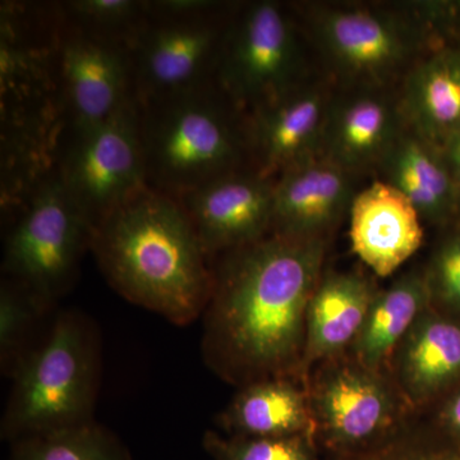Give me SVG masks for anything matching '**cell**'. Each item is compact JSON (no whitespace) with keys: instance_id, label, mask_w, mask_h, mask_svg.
<instances>
[{"instance_id":"6da1fadb","label":"cell","mask_w":460,"mask_h":460,"mask_svg":"<svg viewBox=\"0 0 460 460\" xmlns=\"http://www.w3.org/2000/svg\"><path fill=\"white\" fill-rule=\"evenodd\" d=\"M326 248L325 239L270 233L215 257L201 344L215 375L239 387L284 377L305 384V320Z\"/></svg>"},{"instance_id":"7a4b0ae2","label":"cell","mask_w":460,"mask_h":460,"mask_svg":"<svg viewBox=\"0 0 460 460\" xmlns=\"http://www.w3.org/2000/svg\"><path fill=\"white\" fill-rule=\"evenodd\" d=\"M90 251L127 301L180 326L205 313L213 268L177 199L144 187L93 229Z\"/></svg>"},{"instance_id":"3957f363","label":"cell","mask_w":460,"mask_h":460,"mask_svg":"<svg viewBox=\"0 0 460 460\" xmlns=\"http://www.w3.org/2000/svg\"><path fill=\"white\" fill-rule=\"evenodd\" d=\"M339 89H395L460 21V3L321 2L293 5Z\"/></svg>"},{"instance_id":"277c9868","label":"cell","mask_w":460,"mask_h":460,"mask_svg":"<svg viewBox=\"0 0 460 460\" xmlns=\"http://www.w3.org/2000/svg\"><path fill=\"white\" fill-rule=\"evenodd\" d=\"M137 105L148 189L178 199L248 166L244 115L217 84Z\"/></svg>"},{"instance_id":"5b68a950","label":"cell","mask_w":460,"mask_h":460,"mask_svg":"<svg viewBox=\"0 0 460 460\" xmlns=\"http://www.w3.org/2000/svg\"><path fill=\"white\" fill-rule=\"evenodd\" d=\"M57 4L5 2L0 7L2 157L44 165L65 131L54 66Z\"/></svg>"},{"instance_id":"8992f818","label":"cell","mask_w":460,"mask_h":460,"mask_svg":"<svg viewBox=\"0 0 460 460\" xmlns=\"http://www.w3.org/2000/svg\"><path fill=\"white\" fill-rule=\"evenodd\" d=\"M2 438L75 428L93 420L100 380L95 326L77 311H62L47 335L12 375Z\"/></svg>"},{"instance_id":"52a82bcc","label":"cell","mask_w":460,"mask_h":460,"mask_svg":"<svg viewBox=\"0 0 460 460\" xmlns=\"http://www.w3.org/2000/svg\"><path fill=\"white\" fill-rule=\"evenodd\" d=\"M238 3L148 0L131 45L137 104L215 83L224 40Z\"/></svg>"},{"instance_id":"ba28073f","label":"cell","mask_w":460,"mask_h":460,"mask_svg":"<svg viewBox=\"0 0 460 460\" xmlns=\"http://www.w3.org/2000/svg\"><path fill=\"white\" fill-rule=\"evenodd\" d=\"M307 38L293 5L238 3L224 40L215 84L246 115L310 80Z\"/></svg>"},{"instance_id":"9c48e42d","label":"cell","mask_w":460,"mask_h":460,"mask_svg":"<svg viewBox=\"0 0 460 460\" xmlns=\"http://www.w3.org/2000/svg\"><path fill=\"white\" fill-rule=\"evenodd\" d=\"M13 217L5 239L3 278L31 290L50 308L74 286L93 229L54 169Z\"/></svg>"},{"instance_id":"30bf717a","label":"cell","mask_w":460,"mask_h":460,"mask_svg":"<svg viewBox=\"0 0 460 460\" xmlns=\"http://www.w3.org/2000/svg\"><path fill=\"white\" fill-rule=\"evenodd\" d=\"M54 172L91 229L146 187L137 102L104 122L65 128Z\"/></svg>"},{"instance_id":"8fae6325","label":"cell","mask_w":460,"mask_h":460,"mask_svg":"<svg viewBox=\"0 0 460 460\" xmlns=\"http://www.w3.org/2000/svg\"><path fill=\"white\" fill-rule=\"evenodd\" d=\"M305 386L314 429L337 449L375 443L411 411L389 374L365 367L349 353L321 363Z\"/></svg>"},{"instance_id":"7c38bea8","label":"cell","mask_w":460,"mask_h":460,"mask_svg":"<svg viewBox=\"0 0 460 460\" xmlns=\"http://www.w3.org/2000/svg\"><path fill=\"white\" fill-rule=\"evenodd\" d=\"M58 18L54 66L65 128L104 122L136 104L129 48L72 29L59 13Z\"/></svg>"},{"instance_id":"4fadbf2b","label":"cell","mask_w":460,"mask_h":460,"mask_svg":"<svg viewBox=\"0 0 460 460\" xmlns=\"http://www.w3.org/2000/svg\"><path fill=\"white\" fill-rule=\"evenodd\" d=\"M274 181L246 166L177 199L208 259L270 234Z\"/></svg>"},{"instance_id":"5bb4252c","label":"cell","mask_w":460,"mask_h":460,"mask_svg":"<svg viewBox=\"0 0 460 460\" xmlns=\"http://www.w3.org/2000/svg\"><path fill=\"white\" fill-rule=\"evenodd\" d=\"M334 84L310 80L279 99L244 115L248 166L262 177L320 155Z\"/></svg>"},{"instance_id":"9a60e30c","label":"cell","mask_w":460,"mask_h":460,"mask_svg":"<svg viewBox=\"0 0 460 460\" xmlns=\"http://www.w3.org/2000/svg\"><path fill=\"white\" fill-rule=\"evenodd\" d=\"M405 127L398 89L335 87L320 155L357 177L378 172Z\"/></svg>"},{"instance_id":"2e32d148","label":"cell","mask_w":460,"mask_h":460,"mask_svg":"<svg viewBox=\"0 0 460 460\" xmlns=\"http://www.w3.org/2000/svg\"><path fill=\"white\" fill-rule=\"evenodd\" d=\"M357 178L323 155L287 169L274 181L271 234L328 241L349 213Z\"/></svg>"},{"instance_id":"e0dca14e","label":"cell","mask_w":460,"mask_h":460,"mask_svg":"<svg viewBox=\"0 0 460 460\" xmlns=\"http://www.w3.org/2000/svg\"><path fill=\"white\" fill-rule=\"evenodd\" d=\"M353 252L375 274L389 277L420 250L422 217L401 190L384 181L357 192L349 210Z\"/></svg>"},{"instance_id":"ac0fdd59","label":"cell","mask_w":460,"mask_h":460,"mask_svg":"<svg viewBox=\"0 0 460 460\" xmlns=\"http://www.w3.org/2000/svg\"><path fill=\"white\" fill-rule=\"evenodd\" d=\"M390 376L411 411L447 392L460 380V319L429 305L396 349Z\"/></svg>"},{"instance_id":"d6986e66","label":"cell","mask_w":460,"mask_h":460,"mask_svg":"<svg viewBox=\"0 0 460 460\" xmlns=\"http://www.w3.org/2000/svg\"><path fill=\"white\" fill-rule=\"evenodd\" d=\"M405 124L438 146L460 131V42L452 38L423 54L398 89Z\"/></svg>"},{"instance_id":"ffe728a7","label":"cell","mask_w":460,"mask_h":460,"mask_svg":"<svg viewBox=\"0 0 460 460\" xmlns=\"http://www.w3.org/2000/svg\"><path fill=\"white\" fill-rule=\"evenodd\" d=\"M376 293L374 284L361 274L323 275L307 308L305 381L314 365L349 353Z\"/></svg>"},{"instance_id":"44dd1931","label":"cell","mask_w":460,"mask_h":460,"mask_svg":"<svg viewBox=\"0 0 460 460\" xmlns=\"http://www.w3.org/2000/svg\"><path fill=\"white\" fill-rule=\"evenodd\" d=\"M377 172L410 199L422 220L445 226L460 219V192L443 148L408 127Z\"/></svg>"},{"instance_id":"7402d4cb","label":"cell","mask_w":460,"mask_h":460,"mask_svg":"<svg viewBox=\"0 0 460 460\" xmlns=\"http://www.w3.org/2000/svg\"><path fill=\"white\" fill-rule=\"evenodd\" d=\"M234 438H286L316 432L307 386L296 378H270L239 387L238 394L217 416Z\"/></svg>"},{"instance_id":"603a6c76","label":"cell","mask_w":460,"mask_h":460,"mask_svg":"<svg viewBox=\"0 0 460 460\" xmlns=\"http://www.w3.org/2000/svg\"><path fill=\"white\" fill-rule=\"evenodd\" d=\"M431 305L425 274L411 271L377 292L350 356L370 370L390 375L402 339Z\"/></svg>"},{"instance_id":"cb8c5ba5","label":"cell","mask_w":460,"mask_h":460,"mask_svg":"<svg viewBox=\"0 0 460 460\" xmlns=\"http://www.w3.org/2000/svg\"><path fill=\"white\" fill-rule=\"evenodd\" d=\"M9 460H133L126 445L95 420L27 436L12 443Z\"/></svg>"},{"instance_id":"d4e9b609","label":"cell","mask_w":460,"mask_h":460,"mask_svg":"<svg viewBox=\"0 0 460 460\" xmlns=\"http://www.w3.org/2000/svg\"><path fill=\"white\" fill-rule=\"evenodd\" d=\"M148 0L58 2L60 20L78 31L129 48L147 13Z\"/></svg>"},{"instance_id":"484cf974","label":"cell","mask_w":460,"mask_h":460,"mask_svg":"<svg viewBox=\"0 0 460 460\" xmlns=\"http://www.w3.org/2000/svg\"><path fill=\"white\" fill-rule=\"evenodd\" d=\"M49 310L31 290L3 278L0 287V367L12 377L33 347L32 330L42 314Z\"/></svg>"},{"instance_id":"4316f807","label":"cell","mask_w":460,"mask_h":460,"mask_svg":"<svg viewBox=\"0 0 460 460\" xmlns=\"http://www.w3.org/2000/svg\"><path fill=\"white\" fill-rule=\"evenodd\" d=\"M311 440L305 436L224 438L206 431L202 447L214 460H314Z\"/></svg>"},{"instance_id":"83f0119b","label":"cell","mask_w":460,"mask_h":460,"mask_svg":"<svg viewBox=\"0 0 460 460\" xmlns=\"http://www.w3.org/2000/svg\"><path fill=\"white\" fill-rule=\"evenodd\" d=\"M435 310L460 319V228L436 248L423 271Z\"/></svg>"},{"instance_id":"f1b7e54d","label":"cell","mask_w":460,"mask_h":460,"mask_svg":"<svg viewBox=\"0 0 460 460\" xmlns=\"http://www.w3.org/2000/svg\"><path fill=\"white\" fill-rule=\"evenodd\" d=\"M361 460H460V453L454 450L426 449L419 447H402L366 456Z\"/></svg>"},{"instance_id":"f546056e","label":"cell","mask_w":460,"mask_h":460,"mask_svg":"<svg viewBox=\"0 0 460 460\" xmlns=\"http://www.w3.org/2000/svg\"><path fill=\"white\" fill-rule=\"evenodd\" d=\"M441 148L460 192V131L445 140Z\"/></svg>"},{"instance_id":"4dcf8cb0","label":"cell","mask_w":460,"mask_h":460,"mask_svg":"<svg viewBox=\"0 0 460 460\" xmlns=\"http://www.w3.org/2000/svg\"><path fill=\"white\" fill-rule=\"evenodd\" d=\"M441 419L447 429L460 438V387L445 402Z\"/></svg>"},{"instance_id":"1f68e13d","label":"cell","mask_w":460,"mask_h":460,"mask_svg":"<svg viewBox=\"0 0 460 460\" xmlns=\"http://www.w3.org/2000/svg\"><path fill=\"white\" fill-rule=\"evenodd\" d=\"M458 223H459V226H459V228H460V219L458 220Z\"/></svg>"}]
</instances>
